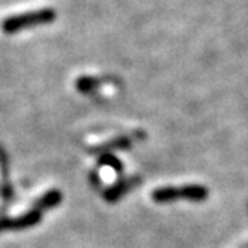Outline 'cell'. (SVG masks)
<instances>
[{
    "label": "cell",
    "mask_w": 248,
    "mask_h": 248,
    "mask_svg": "<svg viewBox=\"0 0 248 248\" xmlns=\"http://www.w3.org/2000/svg\"><path fill=\"white\" fill-rule=\"evenodd\" d=\"M155 202H172V200H203L206 198V190L203 187H181V188H160L153 193Z\"/></svg>",
    "instance_id": "1"
},
{
    "label": "cell",
    "mask_w": 248,
    "mask_h": 248,
    "mask_svg": "<svg viewBox=\"0 0 248 248\" xmlns=\"http://www.w3.org/2000/svg\"><path fill=\"white\" fill-rule=\"evenodd\" d=\"M41 219V210H32L28 215L19 216V217H12V219H0V232L2 231H18V229H26L34 224H39Z\"/></svg>",
    "instance_id": "2"
},
{
    "label": "cell",
    "mask_w": 248,
    "mask_h": 248,
    "mask_svg": "<svg viewBox=\"0 0 248 248\" xmlns=\"http://www.w3.org/2000/svg\"><path fill=\"white\" fill-rule=\"evenodd\" d=\"M52 18V13L48 12H41V13H31V16H15L10 18L3 23V29L7 32H15L18 29H21L24 24H31V23H42Z\"/></svg>",
    "instance_id": "3"
}]
</instances>
